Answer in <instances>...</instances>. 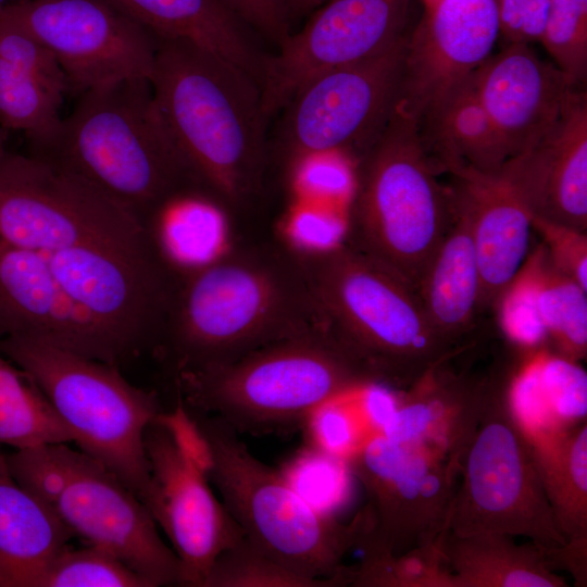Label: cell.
<instances>
[{
    "mask_svg": "<svg viewBox=\"0 0 587 587\" xmlns=\"http://www.w3.org/2000/svg\"><path fill=\"white\" fill-rule=\"evenodd\" d=\"M159 116L198 185L240 204L259 188L267 117L259 83L221 57L159 38L149 77Z\"/></svg>",
    "mask_w": 587,
    "mask_h": 587,
    "instance_id": "cell-1",
    "label": "cell"
},
{
    "mask_svg": "<svg viewBox=\"0 0 587 587\" xmlns=\"http://www.w3.org/2000/svg\"><path fill=\"white\" fill-rule=\"evenodd\" d=\"M29 153L85 180L142 226L165 199L197 184L159 116L148 78L84 91L52 138Z\"/></svg>",
    "mask_w": 587,
    "mask_h": 587,
    "instance_id": "cell-2",
    "label": "cell"
},
{
    "mask_svg": "<svg viewBox=\"0 0 587 587\" xmlns=\"http://www.w3.org/2000/svg\"><path fill=\"white\" fill-rule=\"evenodd\" d=\"M308 299L305 277L275 260L224 253L175 279L157 345L176 374L230 362L307 329Z\"/></svg>",
    "mask_w": 587,
    "mask_h": 587,
    "instance_id": "cell-3",
    "label": "cell"
},
{
    "mask_svg": "<svg viewBox=\"0 0 587 587\" xmlns=\"http://www.w3.org/2000/svg\"><path fill=\"white\" fill-rule=\"evenodd\" d=\"M371 382L329 329L309 328L234 361L176 374L186 408L254 435L296 430L323 404Z\"/></svg>",
    "mask_w": 587,
    "mask_h": 587,
    "instance_id": "cell-4",
    "label": "cell"
},
{
    "mask_svg": "<svg viewBox=\"0 0 587 587\" xmlns=\"http://www.w3.org/2000/svg\"><path fill=\"white\" fill-rule=\"evenodd\" d=\"M309 259L304 277L313 302L373 380L405 389L467 347L445 340L415 289L352 247L341 243Z\"/></svg>",
    "mask_w": 587,
    "mask_h": 587,
    "instance_id": "cell-5",
    "label": "cell"
},
{
    "mask_svg": "<svg viewBox=\"0 0 587 587\" xmlns=\"http://www.w3.org/2000/svg\"><path fill=\"white\" fill-rule=\"evenodd\" d=\"M186 409L208 447V478L245 537L300 574L345 586L342 561L357 548L366 528L364 510L349 524L323 513L292 487L282 471L257 459L229 425Z\"/></svg>",
    "mask_w": 587,
    "mask_h": 587,
    "instance_id": "cell-6",
    "label": "cell"
},
{
    "mask_svg": "<svg viewBox=\"0 0 587 587\" xmlns=\"http://www.w3.org/2000/svg\"><path fill=\"white\" fill-rule=\"evenodd\" d=\"M419 124L395 108L360 158L352 247L415 289L453 218L452 191L436 176Z\"/></svg>",
    "mask_w": 587,
    "mask_h": 587,
    "instance_id": "cell-7",
    "label": "cell"
},
{
    "mask_svg": "<svg viewBox=\"0 0 587 587\" xmlns=\"http://www.w3.org/2000/svg\"><path fill=\"white\" fill-rule=\"evenodd\" d=\"M0 352L35 380L79 450L142 501L149 485L145 433L162 412L155 395L129 384L115 365L34 338L0 337Z\"/></svg>",
    "mask_w": 587,
    "mask_h": 587,
    "instance_id": "cell-8",
    "label": "cell"
},
{
    "mask_svg": "<svg viewBox=\"0 0 587 587\" xmlns=\"http://www.w3.org/2000/svg\"><path fill=\"white\" fill-rule=\"evenodd\" d=\"M20 485L43 501L85 545L103 549L152 587L179 585V562L142 501L109 469L68 444L5 454Z\"/></svg>",
    "mask_w": 587,
    "mask_h": 587,
    "instance_id": "cell-9",
    "label": "cell"
},
{
    "mask_svg": "<svg viewBox=\"0 0 587 587\" xmlns=\"http://www.w3.org/2000/svg\"><path fill=\"white\" fill-rule=\"evenodd\" d=\"M0 140V245L46 260L83 248L158 259L146 228L79 177Z\"/></svg>",
    "mask_w": 587,
    "mask_h": 587,
    "instance_id": "cell-10",
    "label": "cell"
},
{
    "mask_svg": "<svg viewBox=\"0 0 587 587\" xmlns=\"http://www.w3.org/2000/svg\"><path fill=\"white\" fill-rule=\"evenodd\" d=\"M496 375L461 459L448 532L524 536L542 548L566 544L545 494L533 450L507 400V373Z\"/></svg>",
    "mask_w": 587,
    "mask_h": 587,
    "instance_id": "cell-11",
    "label": "cell"
},
{
    "mask_svg": "<svg viewBox=\"0 0 587 587\" xmlns=\"http://www.w3.org/2000/svg\"><path fill=\"white\" fill-rule=\"evenodd\" d=\"M347 464L367 499L362 553L400 555L446 532L459 475L448 460L376 434Z\"/></svg>",
    "mask_w": 587,
    "mask_h": 587,
    "instance_id": "cell-12",
    "label": "cell"
},
{
    "mask_svg": "<svg viewBox=\"0 0 587 587\" xmlns=\"http://www.w3.org/2000/svg\"><path fill=\"white\" fill-rule=\"evenodd\" d=\"M409 34L385 52L303 84L280 111L279 147L291 162L321 152L360 158L385 128L399 96Z\"/></svg>",
    "mask_w": 587,
    "mask_h": 587,
    "instance_id": "cell-13",
    "label": "cell"
},
{
    "mask_svg": "<svg viewBox=\"0 0 587 587\" xmlns=\"http://www.w3.org/2000/svg\"><path fill=\"white\" fill-rule=\"evenodd\" d=\"M57 58L68 91L150 77L158 37L108 0H29L0 12Z\"/></svg>",
    "mask_w": 587,
    "mask_h": 587,
    "instance_id": "cell-14",
    "label": "cell"
},
{
    "mask_svg": "<svg viewBox=\"0 0 587 587\" xmlns=\"http://www.w3.org/2000/svg\"><path fill=\"white\" fill-rule=\"evenodd\" d=\"M412 0H326L274 55H265L261 84L267 118L324 72L378 55L402 38Z\"/></svg>",
    "mask_w": 587,
    "mask_h": 587,
    "instance_id": "cell-15",
    "label": "cell"
},
{
    "mask_svg": "<svg viewBox=\"0 0 587 587\" xmlns=\"http://www.w3.org/2000/svg\"><path fill=\"white\" fill-rule=\"evenodd\" d=\"M160 414L145 433L149 485L142 503L172 544L179 585L202 587L217 555L245 535Z\"/></svg>",
    "mask_w": 587,
    "mask_h": 587,
    "instance_id": "cell-16",
    "label": "cell"
},
{
    "mask_svg": "<svg viewBox=\"0 0 587 587\" xmlns=\"http://www.w3.org/2000/svg\"><path fill=\"white\" fill-rule=\"evenodd\" d=\"M499 35L497 0H435L409 34L396 108L421 122L489 57Z\"/></svg>",
    "mask_w": 587,
    "mask_h": 587,
    "instance_id": "cell-17",
    "label": "cell"
},
{
    "mask_svg": "<svg viewBox=\"0 0 587 587\" xmlns=\"http://www.w3.org/2000/svg\"><path fill=\"white\" fill-rule=\"evenodd\" d=\"M11 335L116 366L125 361L109 335L58 285L42 257L0 245V337Z\"/></svg>",
    "mask_w": 587,
    "mask_h": 587,
    "instance_id": "cell-18",
    "label": "cell"
},
{
    "mask_svg": "<svg viewBox=\"0 0 587 587\" xmlns=\"http://www.w3.org/2000/svg\"><path fill=\"white\" fill-rule=\"evenodd\" d=\"M499 174L530 213L587 233V95L575 89L557 123Z\"/></svg>",
    "mask_w": 587,
    "mask_h": 587,
    "instance_id": "cell-19",
    "label": "cell"
},
{
    "mask_svg": "<svg viewBox=\"0 0 587 587\" xmlns=\"http://www.w3.org/2000/svg\"><path fill=\"white\" fill-rule=\"evenodd\" d=\"M472 78L510 158L534 145L557 123L576 89L555 64L522 42L505 43Z\"/></svg>",
    "mask_w": 587,
    "mask_h": 587,
    "instance_id": "cell-20",
    "label": "cell"
},
{
    "mask_svg": "<svg viewBox=\"0 0 587 587\" xmlns=\"http://www.w3.org/2000/svg\"><path fill=\"white\" fill-rule=\"evenodd\" d=\"M453 355L399 394L395 413L377 434L427 448L460 472L496 374L476 378L457 372L451 367Z\"/></svg>",
    "mask_w": 587,
    "mask_h": 587,
    "instance_id": "cell-21",
    "label": "cell"
},
{
    "mask_svg": "<svg viewBox=\"0 0 587 587\" xmlns=\"http://www.w3.org/2000/svg\"><path fill=\"white\" fill-rule=\"evenodd\" d=\"M454 178L452 193L470 221L484 311L494 307L524 263L534 232L532 215L499 173L465 172Z\"/></svg>",
    "mask_w": 587,
    "mask_h": 587,
    "instance_id": "cell-22",
    "label": "cell"
},
{
    "mask_svg": "<svg viewBox=\"0 0 587 587\" xmlns=\"http://www.w3.org/2000/svg\"><path fill=\"white\" fill-rule=\"evenodd\" d=\"M452 191V190H451ZM451 225L416 287L435 330L454 347L467 346L482 309V284L470 221L453 193Z\"/></svg>",
    "mask_w": 587,
    "mask_h": 587,
    "instance_id": "cell-23",
    "label": "cell"
},
{
    "mask_svg": "<svg viewBox=\"0 0 587 587\" xmlns=\"http://www.w3.org/2000/svg\"><path fill=\"white\" fill-rule=\"evenodd\" d=\"M74 535L53 511L13 477L0 448V579L35 587Z\"/></svg>",
    "mask_w": 587,
    "mask_h": 587,
    "instance_id": "cell-24",
    "label": "cell"
},
{
    "mask_svg": "<svg viewBox=\"0 0 587 587\" xmlns=\"http://www.w3.org/2000/svg\"><path fill=\"white\" fill-rule=\"evenodd\" d=\"M419 127L435 164L453 176L465 172L495 175L510 158L477 97L472 75L435 104Z\"/></svg>",
    "mask_w": 587,
    "mask_h": 587,
    "instance_id": "cell-25",
    "label": "cell"
},
{
    "mask_svg": "<svg viewBox=\"0 0 587 587\" xmlns=\"http://www.w3.org/2000/svg\"><path fill=\"white\" fill-rule=\"evenodd\" d=\"M159 38L191 41L252 76L261 86L265 55L221 0H108Z\"/></svg>",
    "mask_w": 587,
    "mask_h": 587,
    "instance_id": "cell-26",
    "label": "cell"
},
{
    "mask_svg": "<svg viewBox=\"0 0 587 587\" xmlns=\"http://www.w3.org/2000/svg\"><path fill=\"white\" fill-rule=\"evenodd\" d=\"M450 587H564L546 548L517 545L511 536L480 533L459 536L444 532L437 540Z\"/></svg>",
    "mask_w": 587,
    "mask_h": 587,
    "instance_id": "cell-27",
    "label": "cell"
},
{
    "mask_svg": "<svg viewBox=\"0 0 587 587\" xmlns=\"http://www.w3.org/2000/svg\"><path fill=\"white\" fill-rule=\"evenodd\" d=\"M204 190L193 184L174 192L143 223L155 253L174 279L224 254L226 220Z\"/></svg>",
    "mask_w": 587,
    "mask_h": 587,
    "instance_id": "cell-28",
    "label": "cell"
},
{
    "mask_svg": "<svg viewBox=\"0 0 587 587\" xmlns=\"http://www.w3.org/2000/svg\"><path fill=\"white\" fill-rule=\"evenodd\" d=\"M557 526L566 541L587 540V425L529 445Z\"/></svg>",
    "mask_w": 587,
    "mask_h": 587,
    "instance_id": "cell-29",
    "label": "cell"
},
{
    "mask_svg": "<svg viewBox=\"0 0 587 587\" xmlns=\"http://www.w3.org/2000/svg\"><path fill=\"white\" fill-rule=\"evenodd\" d=\"M524 263L546 344L554 353L580 362L587 354V291L551 264L541 242L529 250Z\"/></svg>",
    "mask_w": 587,
    "mask_h": 587,
    "instance_id": "cell-30",
    "label": "cell"
},
{
    "mask_svg": "<svg viewBox=\"0 0 587 587\" xmlns=\"http://www.w3.org/2000/svg\"><path fill=\"white\" fill-rule=\"evenodd\" d=\"M74 442L35 380L0 352V446L27 449Z\"/></svg>",
    "mask_w": 587,
    "mask_h": 587,
    "instance_id": "cell-31",
    "label": "cell"
},
{
    "mask_svg": "<svg viewBox=\"0 0 587 587\" xmlns=\"http://www.w3.org/2000/svg\"><path fill=\"white\" fill-rule=\"evenodd\" d=\"M65 93L0 58V127L22 132L30 151L47 143L59 128Z\"/></svg>",
    "mask_w": 587,
    "mask_h": 587,
    "instance_id": "cell-32",
    "label": "cell"
},
{
    "mask_svg": "<svg viewBox=\"0 0 587 587\" xmlns=\"http://www.w3.org/2000/svg\"><path fill=\"white\" fill-rule=\"evenodd\" d=\"M348 585L363 587H450L438 544L413 548L400 555L363 553L348 567Z\"/></svg>",
    "mask_w": 587,
    "mask_h": 587,
    "instance_id": "cell-33",
    "label": "cell"
},
{
    "mask_svg": "<svg viewBox=\"0 0 587 587\" xmlns=\"http://www.w3.org/2000/svg\"><path fill=\"white\" fill-rule=\"evenodd\" d=\"M329 580L300 574L274 560L243 537L221 552L202 587H332Z\"/></svg>",
    "mask_w": 587,
    "mask_h": 587,
    "instance_id": "cell-34",
    "label": "cell"
},
{
    "mask_svg": "<svg viewBox=\"0 0 587 587\" xmlns=\"http://www.w3.org/2000/svg\"><path fill=\"white\" fill-rule=\"evenodd\" d=\"M35 587H152L114 554L85 545L67 547L43 571Z\"/></svg>",
    "mask_w": 587,
    "mask_h": 587,
    "instance_id": "cell-35",
    "label": "cell"
},
{
    "mask_svg": "<svg viewBox=\"0 0 587 587\" xmlns=\"http://www.w3.org/2000/svg\"><path fill=\"white\" fill-rule=\"evenodd\" d=\"M577 87L587 77V0H550L539 40Z\"/></svg>",
    "mask_w": 587,
    "mask_h": 587,
    "instance_id": "cell-36",
    "label": "cell"
},
{
    "mask_svg": "<svg viewBox=\"0 0 587 587\" xmlns=\"http://www.w3.org/2000/svg\"><path fill=\"white\" fill-rule=\"evenodd\" d=\"M537 377L544 402L561 428L586 422L587 376L579 362L541 346L537 352Z\"/></svg>",
    "mask_w": 587,
    "mask_h": 587,
    "instance_id": "cell-37",
    "label": "cell"
},
{
    "mask_svg": "<svg viewBox=\"0 0 587 587\" xmlns=\"http://www.w3.org/2000/svg\"><path fill=\"white\" fill-rule=\"evenodd\" d=\"M0 58L64 92L68 91L66 76L50 49L21 26L2 17Z\"/></svg>",
    "mask_w": 587,
    "mask_h": 587,
    "instance_id": "cell-38",
    "label": "cell"
},
{
    "mask_svg": "<svg viewBox=\"0 0 587 587\" xmlns=\"http://www.w3.org/2000/svg\"><path fill=\"white\" fill-rule=\"evenodd\" d=\"M532 226L551 264L587 291V233L539 217Z\"/></svg>",
    "mask_w": 587,
    "mask_h": 587,
    "instance_id": "cell-39",
    "label": "cell"
},
{
    "mask_svg": "<svg viewBox=\"0 0 587 587\" xmlns=\"http://www.w3.org/2000/svg\"><path fill=\"white\" fill-rule=\"evenodd\" d=\"M292 167L298 189L309 197L338 198L353 184L350 165L341 152L310 154L299 159Z\"/></svg>",
    "mask_w": 587,
    "mask_h": 587,
    "instance_id": "cell-40",
    "label": "cell"
},
{
    "mask_svg": "<svg viewBox=\"0 0 587 587\" xmlns=\"http://www.w3.org/2000/svg\"><path fill=\"white\" fill-rule=\"evenodd\" d=\"M499 34L505 43L539 41L550 0H497Z\"/></svg>",
    "mask_w": 587,
    "mask_h": 587,
    "instance_id": "cell-41",
    "label": "cell"
},
{
    "mask_svg": "<svg viewBox=\"0 0 587 587\" xmlns=\"http://www.w3.org/2000/svg\"><path fill=\"white\" fill-rule=\"evenodd\" d=\"M291 239L309 254L330 250L342 242L344 224L333 214L315 210H299L288 226Z\"/></svg>",
    "mask_w": 587,
    "mask_h": 587,
    "instance_id": "cell-42",
    "label": "cell"
},
{
    "mask_svg": "<svg viewBox=\"0 0 587 587\" xmlns=\"http://www.w3.org/2000/svg\"><path fill=\"white\" fill-rule=\"evenodd\" d=\"M242 23L278 46L289 35L288 0H221Z\"/></svg>",
    "mask_w": 587,
    "mask_h": 587,
    "instance_id": "cell-43",
    "label": "cell"
},
{
    "mask_svg": "<svg viewBox=\"0 0 587 587\" xmlns=\"http://www.w3.org/2000/svg\"><path fill=\"white\" fill-rule=\"evenodd\" d=\"M326 0H288L290 9L297 8L299 10H311L321 5Z\"/></svg>",
    "mask_w": 587,
    "mask_h": 587,
    "instance_id": "cell-44",
    "label": "cell"
},
{
    "mask_svg": "<svg viewBox=\"0 0 587 587\" xmlns=\"http://www.w3.org/2000/svg\"><path fill=\"white\" fill-rule=\"evenodd\" d=\"M29 1V0H0V12L12 5Z\"/></svg>",
    "mask_w": 587,
    "mask_h": 587,
    "instance_id": "cell-45",
    "label": "cell"
},
{
    "mask_svg": "<svg viewBox=\"0 0 587 587\" xmlns=\"http://www.w3.org/2000/svg\"><path fill=\"white\" fill-rule=\"evenodd\" d=\"M8 132L0 127V140L7 139Z\"/></svg>",
    "mask_w": 587,
    "mask_h": 587,
    "instance_id": "cell-46",
    "label": "cell"
},
{
    "mask_svg": "<svg viewBox=\"0 0 587 587\" xmlns=\"http://www.w3.org/2000/svg\"><path fill=\"white\" fill-rule=\"evenodd\" d=\"M433 1H435V0H423L425 7L430 4Z\"/></svg>",
    "mask_w": 587,
    "mask_h": 587,
    "instance_id": "cell-47",
    "label": "cell"
},
{
    "mask_svg": "<svg viewBox=\"0 0 587 587\" xmlns=\"http://www.w3.org/2000/svg\"><path fill=\"white\" fill-rule=\"evenodd\" d=\"M0 587H2L1 579H0Z\"/></svg>",
    "mask_w": 587,
    "mask_h": 587,
    "instance_id": "cell-48",
    "label": "cell"
}]
</instances>
